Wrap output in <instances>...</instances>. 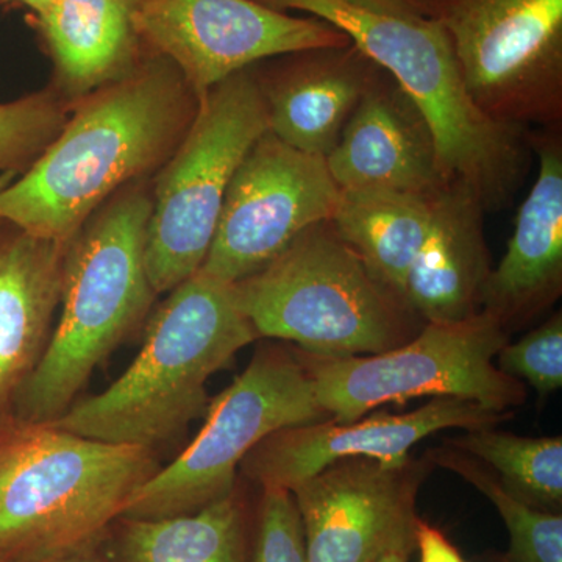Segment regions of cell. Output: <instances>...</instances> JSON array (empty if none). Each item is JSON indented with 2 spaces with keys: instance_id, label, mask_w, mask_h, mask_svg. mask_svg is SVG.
<instances>
[{
  "instance_id": "obj_1",
  "label": "cell",
  "mask_w": 562,
  "mask_h": 562,
  "mask_svg": "<svg viewBox=\"0 0 562 562\" xmlns=\"http://www.w3.org/2000/svg\"><path fill=\"white\" fill-rule=\"evenodd\" d=\"M199 102L177 66L149 52L124 79L74 103L38 160L0 187V221L68 243L116 192L157 176Z\"/></svg>"
},
{
  "instance_id": "obj_2",
  "label": "cell",
  "mask_w": 562,
  "mask_h": 562,
  "mask_svg": "<svg viewBox=\"0 0 562 562\" xmlns=\"http://www.w3.org/2000/svg\"><path fill=\"white\" fill-rule=\"evenodd\" d=\"M257 339L235 283L201 269L155 310L131 368L50 424L83 438L154 450L206 412L211 376Z\"/></svg>"
},
{
  "instance_id": "obj_3",
  "label": "cell",
  "mask_w": 562,
  "mask_h": 562,
  "mask_svg": "<svg viewBox=\"0 0 562 562\" xmlns=\"http://www.w3.org/2000/svg\"><path fill=\"white\" fill-rule=\"evenodd\" d=\"M154 450L16 420L0 431V562L90 558L160 471Z\"/></svg>"
},
{
  "instance_id": "obj_4",
  "label": "cell",
  "mask_w": 562,
  "mask_h": 562,
  "mask_svg": "<svg viewBox=\"0 0 562 562\" xmlns=\"http://www.w3.org/2000/svg\"><path fill=\"white\" fill-rule=\"evenodd\" d=\"M151 180L116 192L68 241L60 317L35 371L18 392V420L50 424L143 322L158 294L146 265Z\"/></svg>"
},
{
  "instance_id": "obj_5",
  "label": "cell",
  "mask_w": 562,
  "mask_h": 562,
  "mask_svg": "<svg viewBox=\"0 0 562 562\" xmlns=\"http://www.w3.org/2000/svg\"><path fill=\"white\" fill-rule=\"evenodd\" d=\"M335 25L401 85L435 138L446 183H462L486 213L512 205L530 168L528 131L492 120L469 94L452 46L431 18H403L344 0H258Z\"/></svg>"
},
{
  "instance_id": "obj_6",
  "label": "cell",
  "mask_w": 562,
  "mask_h": 562,
  "mask_svg": "<svg viewBox=\"0 0 562 562\" xmlns=\"http://www.w3.org/2000/svg\"><path fill=\"white\" fill-rule=\"evenodd\" d=\"M235 288L260 338L317 357L384 353L412 341L425 325L331 221L306 228Z\"/></svg>"
},
{
  "instance_id": "obj_7",
  "label": "cell",
  "mask_w": 562,
  "mask_h": 562,
  "mask_svg": "<svg viewBox=\"0 0 562 562\" xmlns=\"http://www.w3.org/2000/svg\"><path fill=\"white\" fill-rule=\"evenodd\" d=\"M266 132L268 111L250 68L202 95L190 131L151 179L146 265L158 295L201 271L228 184Z\"/></svg>"
},
{
  "instance_id": "obj_8",
  "label": "cell",
  "mask_w": 562,
  "mask_h": 562,
  "mask_svg": "<svg viewBox=\"0 0 562 562\" xmlns=\"http://www.w3.org/2000/svg\"><path fill=\"white\" fill-rule=\"evenodd\" d=\"M509 338L501 322L479 312L464 321L427 322L412 341L384 353H295L324 412L347 424L387 403L422 397L465 398L495 412H514L527 401V384L494 362Z\"/></svg>"
},
{
  "instance_id": "obj_9",
  "label": "cell",
  "mask_w": 562,
  "mask_h": 562,
  "mask_svg": "<svg viewBox=\"0 0 562 562\" xmlns=\"http://www.w3.org/2000/svg\"><path fill=\"white\" fill-rule=\"evenodd\" d=\"M194 441L136 491L122 519H162L232 494L244 458L273 432L330 419L295 350L265 346L206 408Z\"/></svg>"
},
{
  "instance_id": "obj_10",
  "label": "cell",
  "mask_w": 562,
  "mask_h": 562,
  "mask_svg": "<svg viewBox=\"0 0 562 562\" xmlns=\"http://www.w3.org/2000/svg\"><path fill=\"white\" fill-rule=\"evenodd\" d=\"M431 9L487 116L561 127L562 0H431Z\"/></svg>"
},
{
  "instance_id": "obj_11",
  "label": "cell",
  "mask_w": 562,
  "mask_h": 562,
  "mask_svg": "<svg viewBox=\"0 0 562 562\" xmlns=\"http://www.w3.org/2000/svg\"><path fill=\"white\" fill-rule=\"evenodd\" d=\"M341 192L324 157L266 132L228 184L202 271L227 283L260 271L306 228L331 221Z\"/></svg>"
},
{
  "instance_id": "obj_12",
  "label": "cell",
  "mask_w": 562,
  "mask_h": 562,
  "mask_svg": "<svg viewBox=\"0 0 562 562\" xmlns=\"http://www.w3.org/2000/svg\"><path fill=\"white\" fill-rule=\"evenodd\" d=\"M133 18L144 47L172 61L199 98L269 58L350 43L319 18L258 0H135Z\"/></svg>"
},
{
  "instance_id": "obj_13",
  "label": "cell",
  "mask_w": 562,
  "mask_h": 562,
  "mask_svg": "<svg viewBox=\"0 0 562 562\" xmlns=\"http://www.w3.org/2000/svg\"><path fill=\"white\" fill-rule=\"evenodd\" d=\"M435 468L342 458L291 491L310 562H373L416 550L417 495Z\"/></svg>"
},
{
  "instance_id": "obj_14",
  "label": "cell",
  "mask_w": 562,
  "mask_h": 562,
  "mask_svg": "<svg viewBox=\"0 0 562 562\" xmlns=\"http://www.w3.org/2000/svg\"><path fill=\"white\" fill-rule=\"evenodd\" d=\"M514 412H495L458 397H436L402 414H366L339 424L331 419L284 428L258 443L239 471L262 490L292 491L342 458H373L403 464L412 449L443 430H480L513 419Z\"/></svg>"
},
{
  "instance_id": "obj_15",
  "label": "cell",
  "mask_w": 562,
  "mask_h": 562,
  "mask_svg": "<svg viewBox=\"0 0 562 562\" xmlns=\"http://www.w3.org/2000/svg\"><path fill=\"white\" fill-rule=\"evenodd\" d=\"M538 173L520 206L506 254L484 284L482 310L512 333L527 327L562 294V133L530 128Z\"/></svg>"
},
{
  "instance_id": "obj_16",
  "label": "cell",
  "mask_w": 562,
  "mask_h": 562,
  "mask_svg": "<svg viewBox=\"0 0 562 562\" xmlns=\"http://www.w3.org/2000/svg\"><path fill=\"white\" fill-rule=\"evenodd\" d=\"M269 132L288 146L327 157L382 68L353 43L317 47L250 66Z\"/></svg>"
},
{
  "instance_id": "obj_17",
  "label": "cell",
  "mask_w": 562,
  "mask_h": 562,
  "mask_svg": "<svg viewBox=\"0 0 562 562\" xmlns=\"http://www.w3.org/2000/svg\"><path fill=\"white\" fill-rule=\"evenodd\" d=\"M325 161L342 191L436 195L447 184L427 121L383 69Z\"/></svg>"
},
{
  "instance_id": "obj_18",
  "label": "cell",
  "mask_w": 562,
  "mask_h": 562,
  "mask_svg": "<svg viewBox=\"0 0 562 562\" xmlns=\"http://www.w3.org/2000/svg\"><path fill=\"white\" fill-rule=\"evenodd\" d=\"M482 202L447 183L432 202L430 227L406 277L403 297L427 322H458L482 310L492 271Z\"/></svg>"
},
{
  "instance_id": "obj_19",
  "label": "cell",
  "mask_w": 562,
  "mask_h": 562,
  "mask_svg": "<svg viewBox=\"0 0 562 562\" xmlns=\"http://www.w3.org/2000/svg\"><path fill=\"white\" fill-rule=\"evenodd\" d=\"M133 9L135 0H55L29 14L54 65L50 87L70 106L124 79L149 54Z\"/></svg>"
},
{
  "instance_id": "obj_20",
  "label": "cell",
  "mask_w": 562,
  "mask_h": 562,
  "mask_svg": "<svg viewBox=\"0 0 562 562\" xmlns=\"http://www.w3.org/2000/svg\"><path fill=\"white\" fill-rule=\"evenodd\" d=\"M9 228L0 233V414L16 398L49 344L68 247Z\"/></svg>"
},
{
  "instance_id": "obj_21",
  "label": "cell",
  "mask_w": 562,
  "mask_h": 562,
  "mask_svg": "<svg viewBox=\"0 0 562 562\" xmlns=\"http://www.w3.org/2000/svg\"><path fill=\"white\" fill-rule=\"evenodd\" d=\"M120 522L122 562H251L249 508L236 487L195 513Z\"/></svg>"
},
{
  "instance_id": "obj_22",
  "label": "cell",
  "mask_w": 562,
  "mask_h": 562,
  "mask_svg": "<svg viewBox=\"0 0 562 562\" xmlns=\"http://www.w3.org/2000/svg\"><path fill=\"white\" fill-rule=\"evenodd\" d=\"M435 198L394 191H342L331 222L371 271L403 297L406 277L430 227Z\"/></svg>"
},
{
  "instance_id": "obj_23",
  "label": "cell",
  "mask_w": 562,
  "mask_h": 562,
  "mask_svg": "<svg viewBox=\"0 0 562 562\" xmlns=\"http://www.w3.org/2000/svg\"><path fill=\"white\" fill-rule=\"evenodd\" d=\"M446 443L490 465L506 491L547 513H561L562 438H527L495 427L462 432Z\"/></svg>"
},
{
  "instance_id": "obj_24",
  "label": "cell",
  "mask_w": 562,
  "mask_h": 562,
  "mask_svg": "<svg viewBox=\"0 0 562 562\" xmlns=\"http://www.w3.org/2000/svg\"><path fill=\"white\" fill-rule=\"evenodd\" d=\"M432 465L449 469L490 498L509 532V547L498 562H562V514L547 513L506 491L490 465L443 443L428 450Z\"/></svg>"
},
{
  "instance_id": "obj_25",
  "label": "cell",
  "mask_w": 562,
  "mask_h": 562,
  "mask_svg": "<svg viewBox=\"0 0 562 562\" xmlns=\"http://www.w3.org/2000/svg\"><path fill=\"white\" fill-rule=\"evenodd\" d=\"M70 109L52 87L0 103V173L27 171L65 127Z\"/></svg>"
},
{
  "instance_id": "obj_26",
  "label": "cell",
  "mask_w": 562,
  "mask_h": 562,
  "mask_svg": "<svg viewBox=\"0 0 562 562\" xmlns=\"http://www.w3.org/2000/svg\"><path fill=\"white\" fill-rule=\"evenodd\" d=\"M495 364L528 384L543 398L562 387V314L553 313L520 341H509L495 357Z\"/></svg>"
},
{
  "instance_id": "obj_27",
  "label": "cell",
  "mask_w": 562,
  "mask_h": 562,
  "mask_svg": "<svg viewBox=\"0 0 562 562\" xmlns=\"http://www.w3.org/2000/svg\"><path fill=\"white\" fill-rule=\"evenodd\" d=\"M251 562H310L301 514L290 491L262 490Z\"/></svg>"
},
{
  "instance_id": "obj_28",
  "label": "cell",
  "mask_w": 562,
  "mask_h": 562,
  "mask_svg": "<svg viewBox=\"0 0 562 562\" xmlns=\"http://www.w3.org/2000/svg\"><path fill=\"white\" fill-rule=\"evenodd\" d=\"M416 549L419 550L420 562H465L460 550L435 525L417 519Z\"/></svg>"
},
{
  "instance_id": "obj_29",
  "label": "cell",
  "mask_w": 562,
  "mask_h": 562,
  "mask_svg": "<svg viewBox=\"0 0 562 562\" xmlns=\"http://www.w3.org/2000/svg\"><path fill=\"white\" fill-rule=\"evenodd\" d=\"M360 9L403 18H431V0H344Z\"/></svg>"
},
{
  "instance_id": "obj_30",
  "label": "cell",
  "mask_w": 562,
  "mask_h": 562,
  "mask_svg": "<svg viewBox=\"0 0 562 562\" xmlns=\"http://www.w3.org/2000/svg\"><path fill=\"white\" fill-rule=\"evenodd\" d=\"M55 0H0V9H29L32 11H38L43 7L49 5Z\"/></svg>"
},
{
  "instance_id": "obj_31",
  "label": "cell",
  "mask_w": 562,
  "mask_h": 562,
  "mask_svg": "<svg viewBox=\"0 0 562 562\" xmlns=\"http://www.w3.org/2000/svg\"><path fill=\"white\" fill-rule=\"evenodd\" d=\"M409 554L406 553H390L386 557L380 558V560L373 562H408Z\"/></svg>"
},
{
  "instance_id": "obj_32",
  "label": "cell",
  "mask_w": 562,
  "mask_h": 562,
  "mask_svg": "<svg viewBox=\"0 0 562 562\" xmlns=\"http://www.w3.org/2000/svg\"><path fill=\"white\" fill-rule=\"evenodd\" d=\"M65 562H91L90 558H83V560H74V561H65Z\"/></svg>"
},
{
  "instance_id": "obj_33",
  "label": "cell",
  "mask_w": 562,
  "mask_h": 562,
  "mask_svg": "<svg viewBox=\"0 0 562 562\" xmlns=\"http://www.w3.org/2000/svg\"><path fill=\"white\" fill-rule=\"evenodd\" d=\"M2 224H3V222H2V221H0V225H2Z\"/></svg>"
}]
</instances>
